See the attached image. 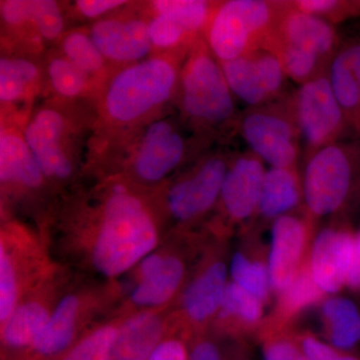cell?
Returning <instances> with one entry per match:
<instances>
[{"label":"cell","instance_id":"cell-1","mask_svg":"<svg viewBox=\"0 0 360 360\" xmlns=\"http://www.w3.org/2000/svg\"><path fill=\"white\" fill-rule=\"evenodd\" d=\"M158 239L148 207L125 187L116 186L103 205L92 264L104 276H120L148 257Z\"/></svg>","mask_w":360,"mask_h":360},{"label":"cell","instance_id":"cell-2","mask_svg":"<svg viewBox=\"0 0 360 360\" xmlns=\"http://www.w3.org/2000/svg\"><path fill=\"white\" fill-rule=\"evenodd\" d=\"M300 179L309 219L341 214L360 205V139L317 149L304 158Z\"/></svg>","mask_w":360,"mask_h":360},{"label":"cell","instance_id":"cell-3","mask_svg":"<svg viewBox=\"0 0 360 360\" xmlns=\"http://www.w3.org/2000/svg\"><path fill=\"white\" fill-rule=\"evenodd\" d=\"M179 84L181 110L194 127L212 130L238 123L236 97L207 44H194L180 71Z\"/></svg>","mask_w":360,"mask_h":360},{"label":"cell","instance_id":"cell-4","mask_svg":"<svg viewBox=\"0 0 360 360\" xmlns=\"http://www.w3.org/2000/svg\"><path fill=\"white\" fill-rule=\"evenodd\" d=\"M286 1L227 0L215 6L206 44L219 63L264 47L276 32Z\"/></svg>","mask_w":360,"mask_h":360},{"label":"cell","instance_id":"cell-5","mask_svg":"<svg viewBox=\"0 0 360 360\" xmlns=\"http://www.w3.org/2000/svg\"><path fill=\"white\" fill-rule=\"evenodd\" d=\"M180 72L172 59L153 58L124 68L111 80L103 110L113 122H139L167 103L179 84Z\"/></svg>","mask_w":360,"mask_h":360},{"label":"cell","instance_id":"cell-6","mask_svg":"<svg viewBox=\"0 0 360 360\" xmlns=\"http://www.w3.org/2000/svg\"><path fill=\"white\" fill-rule=\"evenodd\" d=\"M288 96L248 108L236 123L251 153L270 167H297L302 155L300 130L291 115Z\"/></svg>","mask_w":360,"mask_h":360},{"label":"cell","instance_id":"cell-7","mask_svg":"<svg viewBox=\"0 0 360 360\" xmlns=\"http://www.w3.org/2000/svg\"><path fill=\"white\" fill-rule=\"evenodd\" d=\"M288 103L300 130L304 158L317 149L340 141L349 129L331 89L328 70L300 85L288 96Z\"/></svg>","mask_w":360,"mask_h":360},{"label":"cell","instance_id":"cell-8","mask_svg":"<svg viewBox=\"0 0 360 360\" xmlns=\"http://www.w3.org/2000/svg\"><path fill=\"white\" fill-rule=\"evenodd\" d=\"M229 163L224 155L210 156L175 182L167 193L172 217L191 221L207 212L219 198Z\"/></svg>","mask_w":360,"mask_h":360},{"label":"cell","instance_id":"cell-9","mask_svg":"<svg viewBox=\"0 0 360 360\" xmlns=\"http://www.w3.org/2000/svg\"><path fill=\"white\" fill-rule=\"evenodd\" d=\"M68 132L65 115L53 108L37 111L26 125L23 136L44 176L65 179L72 174Z\"/></svg>","mask_w":360,"mask_h":360},{"label":"cell","instance_id":"cell-10","mask_svg":"<svg viewBox=\"0 0 360 360\" xmlns=\"http://www.w3.org/2000/svg\"><path fill=\"white\" fill-rule=\"evenodd\" d=\"M354 253L355 232L347 225L324 227L315 236L309 264L324 293H338L345 288Z\"/></svg>","mask_w":360,"mask_h":360},{"label":"cell","instance_id":"cell-11","mask_svg":"<svg viewBox=\"0 0 360 360\" xmlns=\"http://www.w3.org/2000/svg\"><path fill=\"white\" fill-rule=\"evenodd\" d=\"M186 153V139L174 123L156 120L144 131L135 151V174L143 181H160L179 167Z\"/></svg>","mask_w":360,"mask_h":360},{"label":"cell","instance_id":"cell-12","mask_svg":"<svg viewBox=\"0 0 360 360\" xmlns=\"http://www.w3.org/2000/svg\"><path fill=\"white\" fill-rule=\"evenodd\" d=\"M309 234V219L290 213L272 221L267 269L271 290L278 293L293 281L300 267Z\"/></svg>","mask_w":360,"mask_h":360},{"label":"cell","instance_id":"cell-13","mask_svg":"<svg viewBox=\"0 0 360 360\" xmlns=\"http://www.w3.org/2000/svg\"><path fill=\"white\" fill-rule=\"evenodd\" d=\"M264 163L250 149L229 163L219 198L224 212L236 224L257 214L266 172Z\"/></svg>","mask_w":360,"mask_h":360},{"label":"cell","instance_id":"cell-14","mask_svg":"<svg viewBox=\"0 0 360 360\" xmlns=\"http://www.w3.org/2000/svg\"><path fill=\"white\" fill-rule=\"evenodd\" d=\"M270 39L295 45L328 63L340 47L335 25L319 16L298 11L290 1H286L285 9Z\"/></svg>","mask_w":360,"mask_h":360},{"label":"cell","instance_id":"cell-15","mask_svg":"<svg viewBox=\"0 0 360 360\" xmlns=\"http://www.w3.org/2000/svg\"><path fill=\"white\" fill-rule=\"evenodd\" d=\"M90 39L104 58L116 63H134L150 51L149 23L137 18H108L97 21L90 30Z\"/></svg>","mask_w":360,"mask_h":360},{"label":"cell","instance_id":"cell-16","mask_svg":"<svg viewBox=\"0 0 360 360\" xmlns=\"http://www.w3.org/2000/svg\"><path fill=\"white\" fill-rule=\"evenodd\" d=\"M184 276V265L176 257L148 255L141 264V283L131 300L141 307L163 304L174 296Z\"/></svg>","mask_w":360,"mask_h":360},{"label":"cell","instance_id":"cell-17","mask_svg":"<svg viewBox=\"0 0 360 360\" xmlns=\"http://www.w3.org/2000/svg\"><path fill=\"white\" fill-rule=\"evenodd\" d=\"M227 272L225 262L217 260L191 281L182 296V307L189 319L201 323L219 312L229 283Z\"/></svg>","mask_w":360,"mask_h":360},{"label":"cell","instance_id":"cell-18","mask_svg":"<svg viewBox=\"0 0 360 360\" xmlns=\"http://www.w3.org/2000/svg\"><path fill=\"white\" fill-rule=\"evenodd\" d=\"M303 200L302 179L297 167H270L264 175L257 214L264 220H276L290 214Z\"/></svg>","mask_w":360,"mask_h":360},{"label":"cell","instance_id":"cell-19","mask_svg":"<svg viewBox=\"0 0 360 360\" xmlns=\"http://www.w3.org/2000/svg\"><path fill=\"white\" fill-rule=\"evenodd\" d=\"M163 331L162 321L155 314L132 316L117 329L110 360H148L161 342Z\"/></svg>","mask_w":360,"mask_h":360},{"label":"cell","instance_id":"cell-20","mask_svg":"<svg viewBox=\"0 0 360 360\" xmlns=\"http://www.w3.org/2000/svg\"><path fill=\"white\" fill-rule=\"evenodd\" d=\"M78 311L77 296L68 295L58 303L30 347L33 356L52 360L65 355L75 338Z\"/></svg>","mask_w":360,"mask_h":360},{"label":"cell","instance_id":"cell-21","mask_svg":"<svg viewBox=\"0 0 360 360\" xmlns=\"http://www.w3.org/2000/svg\"><path fill=\"white\" fill-rule=\"evenodd\" d=\"M44 176L25 136L13 130L1 129L0 179L2 184H16L34 188L41 184Z\"/></svg>","mask_w":360,"mask_h":360},{"label":"cell","instance_id":"cell-22","mask_svg":"<svg viewBox=\"0 0 360 360\" xmlns=\"http://www.w3.org/2000/svg\"><path fill=\"white\" fill-rule=\"evenodd\" d=\"M220 65L232 94L248 108L271 103L255 51L240 58L220 63Z\"/></svg>","mask_w":360,"mask_h":360},{"label":"cell","instance_id":"cell-23","mask_svg":"<svg viewBox=\"0 0 360 360\" xmlns=\"http://www.w3.org/2000/svg\"><path fill=\"white\" fill-rule=\"evenodd\" d=\"M321 315L330 345L352 352L360 343V309L352 300L333 296L324 300Z\"/></svg>","mask_w":360,"mask_h":360},{"label":"cell","instance_id":"cell-24","mask_svg":"<svg viewBox=\"0 0 360 360\" xmlns=\"http://www.w3.org/2000/svg\"><path fill=\"white\" fill-rule=\"evenodd\" d=\"M328 78L349 129L360 136V82L340 47L329 63Z\"/></svg>","mask_w":360,"mask_h":360},{"label":"cell","instance_id":"cell-25","mask_svg":"<svg viewBox=\"0 0 360 360\" xmlns=\"http://www.w3.org/2000/svg\"><path fill=\"white\" fill-rule=\"evenodd\" d=\"M49 319L44 305L35 302L23 303L4 322L2 341L11 349L30 348Z\"/></svg>","mask_w":360,"mask_h":360},{"label":"cell","instance_id":"cell-26","mask_svg":"<svg viewBox=\"0 0 360 360\" xmlns=\"http://www.w3.org/2000/svg\"><path fill=\"white\" fill-rule=\"evenodd\" d=\"M324 295L315 283L309 262H303L293 281L277 293L276 319L285 322L303 309L321 302Z\"/></svg>","mask_w":360,"mask_h":360},{"label":"cell","instance_id":"cell-27","mask_svg":"<svg viewBox=\"0 0 360 360\" xmlns=\"http://www.w3.org/2000/svg\"><path fill=\"white\" fill-rule=\"evenodd\" d=\"M262 49L274 51L281 59L286 77L300 85L328 70V63L295 45L270 39Z\"/></svg>","mask_w":360,"mask_h":360},{"label":"cell","instance_id":"cell-28","mask_svg":"<svg viewBox=\"0 0 360 360\" xmlns=\"http://www.w3.org/2000/svg\"><path fill=\"white\" fill-rule=\"evenodd\" d=\"M264 303L252 293L243 290L233 281H229L225 288L219 314L220 319L238 322L246 330L255 328L262 321Z\"/></svg>","mask_w":360,"mask_h":360},{"label":"cell","instance_id":"cell-29","mask_svg":"<svg viewBox=\"0 0 360 360\" xmlns=\"http://www.w3.org/2000/svg\"><path fill=\"white\" fill-rule=\"evenodd\" d=\"M39 78V68L23 58L0 60V101L13 103L27 96L28 90Z\"/></svg>","mask_w":360,"mask_h":360},{"label":"cell","instance_id":"cell-30","mask_svg":"<svg viewBox=\"0 0 360 360\" xmlns=\"http://www.w3.org/2000/svg\"><path fill=\"white\" fill-rule=\"evenodd\" d=\"M217 4L205 0H158L153 2L156 14H163L184 26L195 37L205 30Z\"/></svg>","mask_w":360,"mask_h":360},{"label":"cell","instance_id":"cell-31","mask_svg":"<svg viewBox=\"0 0 360 360\" xmlns=\"http://www.w3.org/2000/svg\"><path fill=\"white\" fill-rule=\"evenodd\" d=\"M232 281L252 293L260 300H269L270 286L269 269L262 260L248 257L243 251H236L231 258Z\"/></svg>","mask_w":360,"mask_h":360},{"label":"cell","instance_id":"cell-32","mask_svg":"<svg viewBox=\"0 0 360 360\" xmlns=\"http://www.w3.org/2000/svg\"><path fill=\"white\" fill-rule=\"evenodd\" d=\"M63 49L65 58L86 75H94L103 68L105 58L90 39V35L80 32L68 33L63 39Z\"/></svg>","mask_w":360,"mask_h":360},{"label":"cell","instance_id":"cell-33","mask_svg":"<svg viewBox=\"0 0 360 360\" xmlns=\"http://www.w3.org/2000/svg\"><path fill=\"white\" fill-rule=\"evenodd\" d=\"M47 70L52 87L59 96H78L86 89L89 75L66 58L51 59Z\"/></svg>","mask_w":360,"mask_h":360},{"label":"cell","instance_id":"cell-34","mask_svg":"<svg viewBox=\"0 0 360 360\" xmlns=\"http://www.w3.org/2000/svg\"><path fill=\"white\" fill-rule=\"evenodd\" d=\"M117 329L104 326L78 341L60 360H110Z\"/></svg>","mask_w":360,"mask_h":360},{"label":"cell","instance_id":"cell-35","mask_svg":"<svg viewBox=\"0 0 360 360\" xmlns=\"http://www.w3.org/2000/svg\"><path fill=\"white\" fill-rule=\"evenodd\" d=\"M290 2L298 11L319 16L333 25L360 16V0H297Z\"/></svg>","mask_w":360,"mask_h":360},{"label":"cell","instance_id":"cell-36","mask_svg":"<svg viewBox=\"0 0 360 360\" xmlns=\"http://www.w3.org/2000/svg\"><path fill=\"white\" fill-rule=\"evenodd\" d=\"M30 22L35 26L40 37L47 40L56 39L65 27L58 2L52 0H32Z\"/></svg>","mask_w":360,"mask_h":360},{"label":"cell","instance_id":"cell-37","mask_svg":"<svg viewBox=\"0 0 360 360\" xmlns=\"http://www.w3.org/2000/svg\"><path fill=\"white\" fill-rule=\"evenodd\" d=\"M149 37L151 44L160 49H174L193 39V35L177 21L163 14H155L149 22Z\"/></svg>","mask_w":360,"mask_h":360},{"label":"cell","instance_id":"cell-38","mask_svg":"<svg viewBox=\"0 0 360 360\" xmlns=\"http://www.w3.org/2000/svg\"><path fill=\"white\" fill-rule=\"evenodd\" d=\"M18 302V283L13 260L4 245L0 246V321L9 319Z\"/></svg>","mask_w":360,"mask_h":360},{"label":"cell","instance_id":"cell-39","mask_svg":"<svg viewBox=\"0 0 360 360\" xmlns=\"http://www.w3.org/2000/svg\"><path fill=\"white\" fill-rule=\"evenodd\" d=\"M262 352L264 360H307L296 340L288 336L266 335Z\"/></svg>","mask_w":360,"mask_h":360},{"label":"cell","instance_id":"cell-40","mask_svg":"<svg viewBox=\"0 0 360 360\" xmlns=\"http://www.w3.org/2000/svg\"><path fill=\"white\" fill-rule=\"evenodd\" d=\"M2 20L11 26H20L30 22L32 0H6L0 6Z\"/></svg>","mask_w":360,"mask_h":360},{"label":"cell","instance_id":"cell-41","mask_svg":"<svg viewBox=\"0 0 360 360\" xmlns=\"http://www.w3.org/2000/svg\"><path fill=\"white\" fill-rule=\"evenodd\" d=\"M148 360H189V354L181 341L167 340L161 341Z\"/></svg>","mask_w":360,"mask_h":360},{"label":"cell","instance_id":"cell-42","mask_svg":"<svg viewBox=\"0 0 360 360\" xmlns=\"http://www.w3.org/2000/svg\"><path fill=\"white\" fill-rule=\"evenodd\" d=\"M125 4L127 1L123 0H78L77 6L85 18H94L124 6Z\"/></svg>","mask_w":360,"mask_h":360},{"label":"cell","instance_id":"cell-43","mask_svg":"<svg viewBox=\"0 0 360 360\" xmlns=\"http://www.w3.org/2000/svg\"><path fill=\"white\" fill-rule=\"evenodd\" d=\"M189 360H226L220 348L213 341L200 340L189 352Z\"/></svg>","mask_w":360,"mask_h":360},{"label":"cell","instance_id":"cell-44","mask_svg":"<svg viewBox=\"0 0 360 360\" xmlns=\"http://www.w3.org/2000/svg\"><path fill=\"white\" fill-rule=\"evenodd\" d=\"M355 248H356L357 253L360 255V229L355 232Z\"/></svg>","mask_w":360,"mask_h":360}]
</instances>
